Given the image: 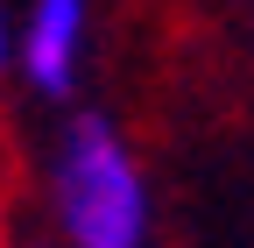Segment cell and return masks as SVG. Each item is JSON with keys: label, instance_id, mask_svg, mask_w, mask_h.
<instances>
[{"label": "cell", "instance_id": "cell-3", "mask_svg": "<svg viewBox=\"0 0 254 248\" xmlns=\"http://www.w3.org/2000/svg\"><path fill=\"white\" fill-rule=\"evenodd\" d=\"M0 71H14V7L0 0Z\"/></svg>", "mask_w": 254, "mask_h": 248}, {"label": "cell", "instance_id": "cell-5", "mask_svg": "<svg viewBox=\"0 0 254 248\" xmlns=\"http://www.w3.org/2000/svg\"><path fill=\"white\" fill-rule=\"evenodd\" d=\"M21 248H57V241H21Z\"/></svg>", "mask_w": 254, "mask_h": 248}, {"label": "cell", "instance_id": "cell-2", "mask_svg": "<svg viewBox=\"0 0 254 248\" xmlns=\"http://www.w3.org/2000/svg\"><path fill=\"white\" fill-rule=\"evenodd\" d=\"M92 0H28L14 14V78L50 107H71L92 64Z\"/></svg>", "mask_w": 254, "mask_h": 248}, {"label": "cell", "instance_id": "cell-4", "mask_svg": "<svg viewBox=\"0 0 254 248\" xmlns=\"http://www.w3.org/2000/svg\"><path fill=\"white\" fill-rule=\"evenodd\" d=\"M233 7H240V14H254V0H233Z\"/></svg>", "mask_w": 254, "mask_h": 248}, {"label": "cell", "instance_id": "cell-1", "mask_svg": "<svg viewBox=\"0 0 254 248\" xmlns=\"http://www.w3.org/2000/svg\"><path fill=\"white\" fill-rule=\"evenodd\" d=\"M43 213L57 248H155V177L113 114H64L43 156Z\"/></svg>", "mask_w": 254, "mask_h": 248}]
</instances>
